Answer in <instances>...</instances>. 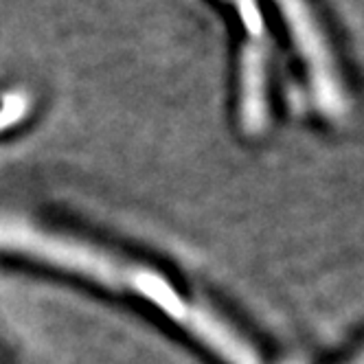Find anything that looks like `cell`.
<instances>
[{
  "instance_id": "obj_2",
  "label": "cell",
  "mask_w": 364,
  "mask_h": 364,
  "mask_svg": "<svg viewBox=\"0 0 364 364\" xmlns=\"http://www.w3.org/2000/svg\"><path fill=\"white\" fill-rule=\"evenodd\" d=\"M277 5L288 20L294 42L307 62L316 99L329 114H341L345 110V95L341 90V84H338L331 50L327 46V40H323L316 18L311 16L305 0H277Z\"/></svg>"
},
{
  "instance_id": "obj_1",
  "label": "cell",
  "mask_w": 364,
  "mask_h": 364,
  "mask_svg": "<svg viewBox=\"0 0 364 364\" xmlns=\"http://www.w3.org/2000/svg\"><path fill=\"white\" fill-rule=\"evenodd\" d=\"M0 252L58 268L136 299L187 331L224 364H264L257 349L211 307L182 292L161 270L117 250L14 213H0Z\"/></svg>"
},
{
  "instance_id": "obj_3",
  "label": "cell",
  "mask_w": 364,
  "mask_h": 364,
  "mask_svg": "<svg viewBox=\"0 0 364 364\" xmlns=\"http://www.w3.org/2000/svg\"><path fill=\"white\" fill-rule=\"evenodd\" d=\"M351 364H364V353H362L360 358H355V360H353Z\"/></svg>"
}]
</instances>
